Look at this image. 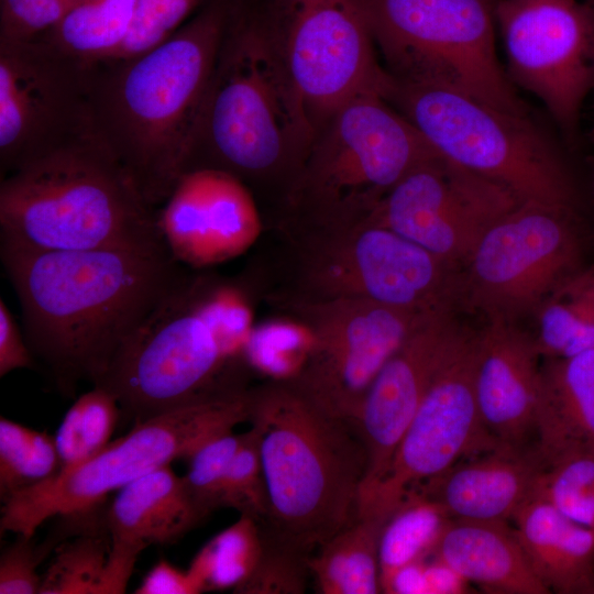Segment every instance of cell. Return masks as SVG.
<instances>
[{"label":"cell","instance_id":"cell-1","mask_svg":"<svg viewBox=\"0 0 594 594\" xmlns=\"http://www.w3.org/2000/svg\"><path fill=\"white\" fill-rule=\"evenodd\" d=\"M22 329L59 392L99 385L180 273L166 248L36 250L0 242Z\"/></svg>","mask_w":594,"mask_h":594},{"label":"cell","instance_id":"cell-2","mask_svg":"<svg viewBox=\"0 0 594 594\" xmlns=\"http://www.w3.org/2000/svg\"><path fill=\"white\" fill-rule=\"evenodd\" d=\"M232 6L233 0H206L157 48L91 66V135L154 208L185 172Z\"/></svg>","mask_w":594,"mask_h":594},{"label":"cell","instance_id":"cell-3","mask_svg":"<svg viewBox=\"0 0 594 594\" xmlns=\"http://www.w3.org/2000/svg\"><path fill=\"white\" fill-rule=\"evenodd\" d=\"M315 133L268 36L258 1L233 0L184 173H228L272 217Z\"/></svg>","mask_w":594,"mask_h":594},{"label":"cell","instance_id":"cell-4","mask_svg":"<svg viewBox=\"0 0 594 594\" xmlns=\"http://www.w3.org/2000/svg\"><path fill=\"white\" fill-rule=\"evenodd\" d=\"M246 288L180 271L98 386L134 422L246 389Z\"/></svg>","mask_w":594,"mask_h":594},{"label":"cell","instance_id":"cell-5","mask_svg":"<svg viewBox=\"0 0 594 594\" xmlns=\"http://www.w3.org/2000/svg\"><path fill=\"white\" fill-rule=\"evenodd\" d=\"M271 537L311 557L356 515L365 452L354 426L329 415L288 380L251 389Z\"/></svg>","mask_w":594,"mask_h":594},{"label":"cell","instance_id":"cell-6","mask_svg":"<svg viewBox=\"0 0 594 594\" xmlns=\"http://www.w3.org/2000/svg\"><path fill=\"white\" fill-rule=\"evenodd\" d=\"M0 240L36 250L165 248L157 209L92 135L1 178Z\"/></svg>","mask_w":594,"mask_h":594},{"label":"cell","instance_id":"cell-7","mask_svg":"<svg viewBox=\"0 0 594 594\" xmlns=\"http://www.w3.org/2000/svg\"><path fill=\"white\" fill-rule=\"evenodd\" d=\"M275 230L280 250L271 288L263 290L274 306L365 299L430 312L459 298L458 266L386 227L366 220Z\"/></svg>","mask_w":594,"mask_h":594},{"label":"cell","instance_id":"cell-8","mask_svg":"<svg viewBox=\"0 0 594 594\" xmlns=\"http://www.w3.org/2000/svg\"><path fill=\"white\" fill-rule=\"evenodd\" d=\"M440 155L382 95H359L317 130L274 229L366 221L406 175Z\"/></svg>","mask_w":594,"mask_h":594},{"label":"cell","instance_id":"cell-9","mask_svg":"<svg viewBox=\"0 0 594 594\" xmlns=\"http://www.w3.org/2000/svg\"><path fill=\"white\" fill-rule=\"evenodd\" d=\"M385 99L444 158L506 186L524 201L573 212L570 174L528 117L449 88L394 77Z\"/></svg>","mask_w":594,"mask_h":594},{"label":"cell","instance_id":"cell-10","mask_svg":"<svg viewBox=\"0 0 594 594\" xmlns=\"http://www.w3.org/2000/svg\"><path fill=\"white\" fill-rule=\"evenodd\" d=\"M251 406L246 388L134 422L92 459L2 504L1 535L34 537L48 519L100 506L110 493L175 460H186L205 441L250 421Z\"/></svg>","mask_w":594,"mask_h":594},{"label":"cell","instance_id":"cell-11","mask_svg":"<svg viewBox=\"0 0 594 594\" xmlns=\"http://www.w3.org/2000/svg\"><path fill=\"white\" fill-rule=\"evenodd\" d=\"M395 79L449 88L527 117L495 45L494 0H365Z\"/></svg>","mask_w":594,"mask_h":594},{"label":"cell","instance_id":"cell-12","mask_svg":"<svg viewBox=\"0 0 594 594\" xmlns=\"http://www.w3.org/2000/svg\"><path fill=\"white\" fill-rule=\"evenodd\" d=\"M268 36L315 131L352 98H386L365 0H257ZM316 134V133H315Z\"/></svg>","mask_w":594,"mask_h":594},{"label":"cell","instance_id":"cell-13","mask_svg":"<svg viewBox=\"0 0 594 594\" xmlns=\"http://www.w3.org/2000/svg\"><path fill=\"white\" fill-rule=\"evenodd\" d=\"M572 212L521 201L482 237L460 275L459 299L487 320L518 322L580 271Z\"/></svg>","mask_w":594,"mask_h":594},{"label":"cell","instance_id":"cell-14","mask_svg":"<svg viewBox=\"0 0 594 594\" xmlns=\"http://www.w3.org/2000/svg\"><path fill=\"white\" fill-rule=\"evenodd\" d=\"M276 307L301 323L310 337L304 361L286 380L316 406L351 424L383 365L435 312L365 299L290 301Z\"/></svg>","mask_w":594,"mask_h":594},{"label":"cell","instance_id":"cell-15","mask_svg":"<svg viewBox=\"0 0 594 594\" xmlns=\"http://www.w3.org/2000/svg\"><path fill=\"white\" fill-rule=\"evenodd\" d=\"M477 332L465 327L435 375L381 479L360 496L355 517L381 525L463 458L495 441L481 419L475 372Z\"/></svg>","mask_w":594,"mask_h":594},{"label":"cell","instance_id":"cell-16","mask_svg":"<svg viewBox=\"0 0 594 594\" xmlns=\"http://www.w3.org/2000/svg\"><path fill=\"white\" fill-rule=\"evenodd\" d=\"M90 70L38 38L0 41L1 178L91 135Z\"/></svg>","mask_w":594,"mask_h":594},{"label":"cell","instance_id":"cell-17","mask_svg":"<svg viewBox=\"0 0 594 594\" xmlns=\"http://www.w3.org/2000/svg\"><path fill=\"white\" fill-rule=\"evenodd\" d=\"M509 77L566 131L594 86V7L576 0H494Z\"/></svg>","mask_w":594,"mask_h":594},{"label":"cell","instance_id":"cell-18","mask_svg":"<svg viewBox=\"0 0 594 594\" xmlns=\"http://www.w3.org/2000/svg\"><path fill=\"white\" fill-rule=\"evenodd\" d=\"M521 201L506 186L439 156L397 183L367 221L459 266L485 232Z\"/></svg>","mask_w":594,"mask_h":594},{"label":"cell","instance_id":"cell-19","mask_svg":"<svg viewBox=\"0 0 594 594\" xmlns=\"http://www.w3.org/2000/svg\"><path fill=\"white\" fill-rule=\"evenodd\" d=\"M463 328L454 318L453 307L428 315L372 382L352 424L363 443L366 460L360 496L386 471L435 375Z\"/></svg>","mask_w":594,"mask_h":594},{"label":"cell","instance_id":"cell-20","mask_svg":"<svg viewBox=\"0 0 594 594\" xmlns=\"http://www.w3.org/2000/svg\"><path fill=\"white\" fill-rule=\"evenodd\" d=\"M256 201L232 175L200 168L184 173L157 209V223L169 255L200 267L237 253L253 229Z\"/></svg>","mask_w":594,"mask_h":594},{"label":"cell","instance_id":"cell-21","mask_svg":"<svg viewBox=\"0 0 594 594\" xmlns=\"http://www.w3.org/2000/svg\"><path fill=\"white\" fill-rule=\"evenodd\" d=\"M541 358L534 334L517 322L487 320L477 331L476 399L495 441L527 447L534 436Z\"/></svg>","mask_w":594,"mask_h":594},{"label":"cell","instance_id":"cell-22","mask_svg":"<svg viewBox=\"0 0 594 594\" xmlns=\"http://www.w3.org/2000/svg\"><path fill=\"white\" fill-rule=\"evenodd\" d=\"M206 518L183 476L170 465L119 490L106 509L110 534L107 593L125 592L136 559L146 547L175 543Z\"/></svg>","mask_w":594,"mask_h":594},{"label":"cell","instance_id":"cell-23","mask_svg":"<svg viewBox=\"0 0 594 594\" xmlns=\"http://www.w3.org/2000/svg\"><path fill=\"white\" fill-rule=\"evenodd\" d=\"M543 468L535 448L498 443L463 458L422 493L451 519L507 522L532 496Z\"/></svg>","mask_w":594,"mask_h":594},{"label":"cell","instance_id":"cell-24","mask_svg":"<svg viewBox=\"0 0 594 594\" xmlns=\"http://www.w3.org/2000/svg\"><path fill=\"white\" fill-rule=\"evenodd\" d=\"M534 436L544 466L594 453V350L543 359Z\"/></svg>","mask_w":594,"mask_h":594},{"label":"cell","instance_id":"cell-25","mask_svg":"<svg viewBox=\"0 0 594 594\" xmlns=\"http://www.w3.org/2000/svg\"><path fill=\"white\" fill-rule=\"evenodd\" d=\"M432 556L486 593H550L507 522L451 519Z\"/></svg>","mask_w":594,"mask_h":594},{"label":"cell","instance_id":"cell-26","mask_svg":"<svg viewBox=\"0 0 594 594\" xmlns=\"http://www.w3.org/2000/svg\"><path fill=\"white\" fill-rule=\"evenodd\" d=\"M513 521L534 572L550 593H594V530L534 495Z\"/></svg>","mask_w":594,"mask_h":594},{"label":"cell","instance_id":"cell-27","mask_svg":"<svg viewBox=\"0 0 594 594\" xmlns=\"http://www.w3.org/2000/svg\"><path fill=\"white\" fill-rule=\"evenodd\" d=\"M381 527L374 520L355 517L309 558L310 573L319 593H382Z\"/></svg>","mask_w":594,"mask_h":594},{"label":"cell","instance_id":"cell-28","mask_svg":"<svg viewBox=\"0 0 594 594\" xmlns=\"http://www.w3.org/2000/svg\"><path fill=\"white\" fill-rule=\"evenodd\" d=\"M535 315L534 338L542 359L594 350V270H580L565 279Z\"/></svg>","mask_w":594,"mask_h":594},{"label":"cell","instance_id":"cell-29","mask_svg":"<svg viewBox=\"0 0 594 594\" xmlns=\"http://www.w3.org/2000/svg\"><path fill=\"white\" fill-rule=\"evenodd\" d=\"M136 1L77 0L62 20L38 40L91 67L109 59L120 46Z\"/></svg>","mask_w":594,"mask_h":594},{"label":"cell","instance_id":"cell-30","mask_svg":"<svg viewBox=\"0 0 594 594\" xmlns=\"http://www.w3.org/2000/svg\"><path fill=\"white\" fill-rule=\"evenodd\" d=\"M450 520L443 506L430 495L419 492L408 496L380 530L381 590L402 566L431 557Z\"/></svg>","mask_w":594,"mask_h":594},{"label":"cell","instance_id":"cell-31","mask_svg":"<svg viewBox=\"0 0 594 594\" xmlns=\"http://www.w3.org/2000/svg\"><path fill=\"white\" fill-rule=\"evenodd\" d=\"M109 554L110 534L106 509H100L74 540L56 548L38 593L105 594Z\"/></svg>","mask_w":594,"mask_h":594},{"label":"cell","instance_id":"cell-32","mask_svg":"<svg viewBox=\"0 0 594 594\" xmlns=\"http://www.w3.org/2000/svg\"><path fill=\"white\" fill-rule=\"evenodd\" d=\"M264 534L255 518L240 515L215 536L193 559L189 574L205 591L235 590L255 569L262 554Z\"/></svg>","mask_w":594,"mask_h":594},{"label":"cell","instance_id":"cell-33","mask_svg":"<svg viewBox=\"0 0 594 594\" xmlns=\"http://www.w3.org/2000/svg\"><path fill=\"white\" fill-rule=\"evenodd\" d=\"M122 417L117 396L103 386L80 395L66 411L56 433L55 444L61 471L76 468L101 452Z\"/></svg>","mask_w":594,"mask_h":594},{"label":"cell","instance_id":"cell-34","mask_svg":"<svg viewBox=\"0 0 594 594\" xmlns=\"http://www.w3.org/2000/svg\"><path fill=\"white\" fill-rule=\"evenodd\" d=\"M53 436L0 418V501L2 504L58 473Z\"/></svg>","mask_w":594,"mask_h":594},{"label":"cell","instance_id":"cell-35","mask_svg":"<svg viewBox=\"0 0 594 594\" xmlns=\"http://www.w3.org/2000/svg\"><path fill=\"white\" fill-rule=\"evenodd\" d=\"M532 495L594 530V453L571 455L544 466Z\"/></svg>","mask_w":594,"mask_h":594},{"label":"cell","instance_id":"cell-36","mask_svg":"<svg viewBox=\"0 0 594 594\" xmlns=\"http://www.w3.org/2000/svg\"><path fill=\"white\" fill-rule=\"evenodd\" d=\"M205 1L138 0L124 40L107 61L134 59L157 48L187 22Z\"/></svg>","mask_w":594,"mask_h":594},{"label":"cell","instance_id":"cell-37","mask_svg":"<svg viewBox=\"0 0 594 594\" xmlns=\"http://www.w3.org/2000/svg\"><path fill=\"white\" fill-rule=\"evenodd\" d=\"M242 433H220L200 444L187 459L184 483L194 502L208 517L221 508V491L230 464L241 444Z\"/></svg>","mask_w":594,"mask_h":594},{"label":"cell","instance_id":"cell-38","mask_svg":"<svg viewBox=\"0 0 594 594\" xmlns=\"http://www.w3.org/2000/svg\"><path fill=\"white\" fill-rule=\"evenodd\" d=\"M221 507L264 522L268 501L263 475L257 430L242 433L241 444L230 464L221 491Z\"/></svg>","mask_w":594,"mask_h":594},{"label":"cell","instance_id":"cell-39","mask_svg":"<svg viewBox=\"0 0 594 594\" xmlns=\"http://www.w3.org/2000/svg\"><path fill=\"white\" fill-rule=\"evenodd\" d=\"M263 528V527H262ZM264 546L248 580L235 588L240 594H300L311 576L309 558L271 537L264 529Z\"/></svg>","mask_w":594,"mask_h":594},{"label":"cell","instance_id":"cell-40","mask_svg":"<svg viewBox=\"0 0 594 594\" xmlns=\"http://www.w3.org/2000/svg\"><path fill=\"white\" fill-rule=\"evenodd\" d=\"M76 1L0 0V41H31L43 36Z\"/></svg>","mask_w":594,"mask_h":594},{"label":"cell","instance_id":"cell-41","mask_svg":"<svg viewBox=\"0 0 594 594\" xmlns=\"http://www.w3.org/2000/svg\"><path fill=\"white\" fill-rule=\"evenodd\" d=\"M59 534L41 544L33 537L18 536L0 556V594H35L40 592L42 578L38 564L61 539Z\"/></svg>","mask_w":594,"mask_h":594},{"label":"cell","instance_id":"cell-42","mask_svg":"<svg viewBox=\"0 0 594 594\" xmlns=\"http://www.w3.org/2000/svg\"><path fill=\"white\" fill-rule=\"evenodd\" d=\"M35 356L23 329L3 298L0 299V376L21 369H32Z\"/></svg>","mask_w":594,"mask_h":594},{"label":"cell","instance_id":"cell-43","mask_svg":"<svg viewBox=\"0 0 594 594\" xmlns=\"http://www.w3.org/2000/svg\"><path fill=\"white\" fill-rule=\"evenodd\" d=\"M136 594H197L200 590L188 570L183 571L166 560L158 561L134 591Z\"/></svg>","mask_w":594,"mask_h":594},{"label":"cell","instance_id":"cell-44","mask_svg":"<svg viewBox=\"0 0 594 594\" xmlns=\"http://www.w3.org/2000/svg\"><path fill=\"white\" fill-rule=\"evenodd\" d=\"M426 594H465L471 584L454 569L435 556L426 560Z\"/></svg>","mask_w":594,"mask_h":594},{"label":"cell","instance_id":"cell-45","mask_svg":"<svg viewBox=\"0 0 594 594\" xmlns=\"http://www.w3.org/2000/svg\"><path fill=\"white\" fill-rule=\"evenodd\" d=\"M427 559L409 563L398 569L383 585L382 593L426 594L425 568Z\"/></svg>","mask_w":594,"mask_h":594}]
</instances>
